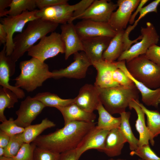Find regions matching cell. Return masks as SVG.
Returning <instances> with one entry per match:
<instances>
[{"mask_svg":"<svg viewBox=\"0 0 160 160\" xmlns=\"http://www.w3.org/2000/svg\"><path fill=\"white\" fill-rule=\"evenodd\" d=\"M95 125V122L73 121L53 132L40 135L33 142L37 147L61 153L76 149Z\"/></svg>","mask_w":160,"mask_h":160,"instance_id":"cell-1","label":"cell"},{"mask_svg":"<svg viewBox=\"0 0 160 160\" xmlns=\"http://www.w3.org/2000/svg\"><path fill=\"white\" fill-rule=\"evenodd\" d=\"M59 24L38 18L29 22L26 28L13 38L14 48L10 56L16 62L39 40L56 29Z\"/></svg>","mask_w":160,"mask_h":160,"instance_id":"cell-2","label":"cell"},{"mask_svg":"<svg viewBox=\"0 0 160 160\" xmlns=\"http://www.w3.org/2000/svg\"><path fill=\"white\" fill-rule=\"evenodd\" d=\"M19 67L20 73L13 80L15 81V86L28 92L41 86L45 81L52 77L48 65L34 57L21 61Z\"/></svg>","mask_w":160,"mask_h":160,"instance_id":"cell-3","label":"cell"},{"mask_svg":"<svg viewBox=\"0 0 160 160\" xmlns=\"http://www.w3.org/2000/svg\"><path fill=\"white\" fill-rule=\"evenodd\" d=\"M97 88L101 103L111 115L125 112L131 101L139 99V91L135 85L130 87L120 85L106 88Z\"/></svg>","mask_w":160,"mask_h":160,"instance_id":"cell-4","label":"cell"},{"mask_svg":"<svg viewBox=\"0 0 160 160\" xmlns=\"http://www.w3.org/2000/svg\"><path fill=\"white\" fill-rule=\"evenodd\" d=\"M126 62L128 70L134 78L151 89L160 88V66L144 54Z\"/></svg>","mask_w":160,"mask_h":160,"instance_id":"cell-5","label":"cell"},{"mask_svg":"<svg viewBox=\"0 0 160 160\" xmlns=\"http://www.w3.org/2000/svg\"><path fill=\"white\" fill-rule=\"evenodd\" d=\"M94 0H82L73 5H70L67 3L38 10L36 16L39 18L58 24L73 22Z\"/></svg>","mask_w":160,"mask_h":160,"instance_id":"cell-6","label":"cell"},{"mask_svg":"<svg viewBox=\"0 0 160 160\" xmlns=\"http://www.w3.org/2000/svg\"><path fill=\"white\" fill-rule=\"evenodd\" d=\"M28 55L44 62L47 59L65 52V46L60 34L53 32L40 39L27 51Z\"/></svg>","mask_w":160,"mask_h":160,"instance_id":"cell-7","label":"cell"},{"mask_svg":"<svg viewBox=\"0 0 160 160\" xmlns=\"http://www.w3.org/2000/svg\"><path fill=\"white\" fill-rule=\"evenodd\" d=\"M140 32L142 36L140 41L135 43L129 49L124 52L117 61L128 62L145 54L150 47L157 45L159 42L160 36L152 23L147 22L145 27H141Z\"/></svg>","mask_w":160,"mask_h":160,"instance_id":"cell-8","label":"cell"},{"mask_svg":"<svg viewBox=\"0 0 160 160\" xmlns=\"http://www.w3.org/2000/svg\"><path fill=\"white\" fill-rule=\"evenodd\" d=\"M38 9L33 11H26L16 16L8 15L0 20L7 34L5 44L6 52L7 56L12 54L14 48L13 35L15 32L21 33L25 25L29 22L38 18L36 16Z\"/></svg>","mask_w":160,"mask_h":160,"instance_id":"cell-9","label":"cell"},{"mask_svg":"<svg viewBox=\"0 0 160 160\" xmlns=\"http://www.w3.org/2000/svg\"><path fill=\"white\" fill-rule=\"evenodd\" d=\"M73 55L74 61L65 68L52 71V78L58 79L65 77L79 79L85 77L88 68L92 65V62L83 51Z\"/></svg>","mask_w":160,"mask_h":160,"instance_id":"cell-10","label":"cell"},{"mask_svg":"<svg viewBox=\"0 0 160 160\" xmlns=\"http://www.w3.org/2000/svg\"><path fill=\"white\" fill-rule=\"evenodd\" d=\"M129 33L125 30L117 31L104 52L103 59L109 62L115 61L124 52L130 48L132 44L137 43L142 39L140 35L136 39L131 40L129 38Z\"/></svg>","mask_w":160,"mask_h":160,"instance_id":"cell-11","label":"cell"},{"mask_svg":"<svg viewBox=\"0 0 160 160\" xmlns=\"http://www.w3.org/2000/svg\"><path fill=\"white\" fill-rule=\"evenodd\" d=\"M76 31L81 40L97 36L114 37L117 32L108 22L83 20L75 25Z\"/></svg>","mask_w":160,"mask_h":160,"instance_id":"cell-12","label":"cell"},{"mask_svg":"<svg viewBox=\"0 0 160 160\" xmlns=\"http://www.w3.org/2000/svg\"><path fill=\"white\" fill-rule=\"evenodd\" d=\"M118 8L117 4L108 0H95L76 19L88 20L108 22L112 13Z\"/></svg>","mask_w":160,"mask_h":160,"instance_id":"cell-13","label":"cell"},{"mask_svg":"<svg viewBox=\"0 0 160 160\" xmlns=\"http://www.w3.org/2000/svg\"><path fill=\"white\" fill-rule=\"evenodd\" d=\"M141 0H118L116 10L112 14L108 22L117 32L124 30L127 26L133 11Z\"/></svg>","mask_w":160,"mask_h":160,"instance_id":"cell-14","label":"cell"},{"mask_svg":"<svg viewBox=\"0 0 160 160\" xmlns=\"http://www.w3.org/2000/svg\"><path fill=\"white\" fill-rule=\"evenodd\" d=\"M45 107L40 101L28 96L21 102L19 108L16 111L17 117L15 122L18 126L25 128L31 125Z\"/></svg>","mask_w":160,"mask_h":160,"instance_id":"cell-15","label":"cell"},{"mask_svg":"<svg viewBox=\"0 0 160 160\" xmlns=\"http://www.w3.org/2000/svg\"><path fill=\"white\" fill-rule=\"evenodd\" d=\"M109 131L99 129L96 125L92 128L76 149L78 158L79 159L83 153L91 149L103 152L105 140Z\"/></svg>","mask_w":160,"mask_h":160,"instance_id":"cell-16","label":"cell"},{"mask_svg":"<svg viewBox=\"0 0 160 160\" xmlns=\"http://www.w3.org/2000/svg\"><path fill=\"white\" fill-rule=\"evenodd\" d=\"M15 63L10 56L6 55L4 44L0 52V85L12 91L17 95L19 99H23L25 96L24 91L20 88L10 85L9 83V77L12 76L15 72Z\"/></svg>","mask_w":160,"mask_h":160,"instance_id":"cell-17","label":"cell"},{"mask_svg":"<svg viewBox=\"0 0 160 160\" xmlns=\"http://www.w3.org/2000/svg\"><path fill=\"white\" fill-rule=\"evenodd\" d=\"M60 29L61 36L65 46V60L72 54L79 51H84L82 40L76 31L73 22L62 24Z\"/></svg>","mask_w":160,"mask_h":160,"instance_id":"cell-18","label":"cell"},{"mask_svg":"<svg viewBox=\"0 0 160 160\" xmlns=\"http://www.w3.org/2000/svg\"><path fill=\"white\" fill-rule=\"evenodd\" d=\"M97 73L94 85L101 88H106L120 85L113 80V75L118 67L116 61L109 62L102 60L92 63Z\"/></svg>","mask_w":160,"mask_h":160,"instance_id":"cell-19","label":"cell"},{"mask_svg":"<svg viewBox=\"0 0 160 160\" xmlns=\"http://www.w3.org/2000/svg\"><path fill=\"white\" fill-rule=\"evenodd\" d=\"M74 99V103L84 110L90 113L97 110L100 103L97 87L90 84L83 86Z\"/></svg>","mask_w":160,"mask_h":160,"instance_id":"cell-20","label":"cell"},{"mask_svg":"<svg viewBox=\"0 0 160 160\" xmlns=\"http://www.w3.org/2000/svg\"><path fill=\"white\" fill-rule=\"evenodd\" d=\"M118 68L122 70L133 81L141 93L142 100L146 105L158 107L160 103V88L152 89L134 78L128 70L125 60L116 61Z\"/></svg>","mask_w":160,"mask_h":160,"instance_id":"cell-21","label":"cell"},{"mask_svg":"<svg viewBox=\"0 0 160 160\" xmlns=\"http://www.w3.org/2000/svg\"><path fill=\"white\" fill-rule=\"evenodd\" d=\"M113 38L97 36L82 40L84 51L92 63L103 60L102 56Z\"/></svg>","mask_w":160,"mask_h":160,"instance_id":"cell-22","label":"cell"},{"mask_svg":"<svg viewBox=\"0 0 160 160\" xmlns=\"http://www.w3.org/2000/svg\"><path fill=\"white\" fill-rule=\"evenodd\" d=\"M139 100H133L130 102L129 107L130 109H134L135 111L137 119L136 121L135 127L139 135V147L143 145L149 144L150 141L151 145L153 146L154 141L148 130L145 120V113L138 104Z\"/></svg>","mask_w":160,"mask_h":160,"instance_id":"cell-23","label":"cell"},{"mask_svg":"<svg viewBox=\"0 0 160 160\" xmlns=\"http://www.w3.org/2000/svg\"><path fill=\"white\" fill-rule=\"evenodd\" d=\"M61 113L64 121V125L73 121L94 122L96 116L82 109L75 103L64 107L56 108Z\"/></svg>","mask_w":160,"mask_h":160,"instance_id":"cell-24","label":"cell"},{"mask_svg":"<svg viewBox=\"0 0 160 160\" xmlns=\"http://www.w3.org/2000/svg\"><path fill=\"white\" fill-rule=\"evenodd\" d=\"M127 140L119 128L110 131L106 137L103 151L109 157H113L120 155L124 144Z\"/></svg>","mask_w":160,"mask_h":160,"instance_id":"cell-25","label":"cell"},{"mask_svg":"<svg viewBox=\"0 0 160 160\" xmlns=\"http://www.w3.org/2000/svg\"><path fill=\"white\" fill-rule=\"evenodd\" d=\"M97 110L99 117L97 127L99 129L110 131L113 129L119 128L121 118L112 116L105 108L102 103L99 105Z\"/></svg>","mask_w":160,"mask_h":160,"instance_id":"cell-26","label":"cell"},{"mask_svg":"<svg viewBox=\"0 0 160 160\" xmlns=\"http://www.w3.org/2000/svg\"><path fill=\"white\" fill-rule=\"evenodd\" d=\"M55 126L54 122L46 118L39 124L28 126L25 128L22 133L24 143H30L33 142L45 130Z\"/></svg>","mask_w":160,"mask_h":160,"instance_id":"cell-27","label":"cell"},{"mask_svg":"<svg viewBox=\"0 0 160 160\" xmlns=\"http://www.w3.org/2000/svg\"><path fill=\"white\" fill-rule=\"evenodd\" d=\"M33 97L41 102L45 107H64L74 103L75 99H63L49 92L39 93Z\"/></svg>","mask_w":160,"mask_h":160,"instance_id":"cell-28","label":"cell"},{"mask_svg":"<svg viewBox=\"0 0 160 160\" xmlns=\"http://www.w3.org/2000/svg\"><path fill=\"white\" fill-rule=\"evenodd\" d=\"M121 121L119 129L129 145L130 150L133 151L139 147V139L134 136L129 122L130 112H124L120 114Z\"/></svg>","mask_w":160,"mask_h":160,"instance_id":"cell-29","label":"cell"},{"mask_svg":"<svg viewBox=\"0 0 160 160\" xmlns=\"http://www.w3.org/2000/svg\"><path fill=\"white\" fill-rule=\"evenodd\" d=\"M19 99L17 95L10 90L1 87L0 88V121L2 122L7 120L4 114L6 108L14 107Z\"/></svg>","mask_w":160,"mask_h":160,"instance_id":"cell-30","label":"cell"},{"mask_svg":"<svg viewBox=\"0 0 160 160\" xmlns=\"http://www.w3.org/2000/svg\"><path fill=\"white\" fill-rule=\"evenodd\" d=\"M138 104L146 116L147 127L152 138L154 139L160 134V113L156 110H148L139 102Z\"/></svg>","mask_w":160,"mask_h":160,"instance_id":"cell-31","label":"cell"},{"mask_svg":"<svg viewBox=\"0 0 160 160\" xmlns=\"http://www.w3.org/2000/svg\"><path fill=\"white\" fill-rule=\"evenodd\" d=\"M9 7V9L7 11V15H17L26 11L35 10L36 7V0H12Z\"/></svg>","mask_w":160,"mask_h":160,"instance_id":"cell-32","label":"cell"},{"mask_svg":"<svg viewBox=\"0 0 160 160\" xmlns=\"http://www.w3.org/2000/svg\"><path fill=\"white\" fill-rule=\"evenodd\" d=\"M22 133L11 137L9 142L4 149L3 156L12 158L17 154L23 144L25 143Z\"/></svg>","mask_w":160,"mask_h":160,"instance_id":"cell-33","label":"cell"},{"mask_svg":"<svg viewBox=\"0 0 160 160\" xmlns=\"http://www.w3.org/2000/svg\"><path fill=\"white\" fill-rule=\"evenodd\" d=\"M36 146L34 143H24L17 154L11 160H33L34 150Z\"/></svg>","mask_w":160,"mask_h":160,"instance_id":"cell-34","label":"cell"},{"mask_svg":"<svg viewBox=\"0 0 160 160\" xmlns=\"http://www.w3.org/2000/svg\"><path fill=\"white\" fill-rule=\"evenodd\" d=\"M0 124V130L6 133L10 137L22 133L25 128L18 126L12 118L7 120Z\"/></svg>","mask_w":160,"mask_h":160,"instance_id":"cell-35","label":"cell"},{"mask_svg":"<svg viewBox=\"0 0 160 160\" xmlns=\"http://www.w3.org/2000/svg\"><path fill=\"white\" fill-rule=\"evenodd\" d=\"M132 156L136 155L143 160H160L159 157L151 148L149 144L143 145L130 153Z\"/></svg>","mask_w":160,"mask_h":160,"instance_id":"cell-36","label":"cell"},{"mask_svg":"<svg viewBox=\"0 0 160 160\" xmlns=\"http://www.w3.org/2000/svg\"><path fill=\"white\" fill-rule=\"evenodd\" d=\"M60 153L36 146L34 152L33 160H59Z\"/></svg>","mask_w":160,"mask_h":160,"instance_id":"cell-37","label":"cell"},{"mask_svg":"<svg viewBox=\"0 0 160 160\" xmlns=\"http://www.w3.org/2000/svg\"><path fill=\"white\" fill-rule=\"evenodd\" d=\"M113 77L114 81L120 85L130 87L135 85L126 74L122 70L118 68L113 72Z\"/></svg>","mask_w":160,"mask_h":160,"instance_id":"cell-38","label":"cell"},{"mask_svg":"<svg viewBox=\"0 0 160 160\" xmlns=\"http://www.w3.org/2000/svg\"><path fill=\"white\" fill-rule=\"evenodd\" d=\"M160 3V0H155L142 8L139 12L140 15L132 25V27L134 28L139 21L148 13L151 12L157 13V7Z\"/></svg>","mask_w":160,"mask_h":160,"instance_id":"cell-39","label":"cell"},{"mask_svg":"<svg viewBox=\"0 0 160 160\" xmlns=\"http://www.w3.org/2000/svg\"><path fill=\"white\" fill-rule=\"evenodd\" d=\"M144 55L148 59L160 66V46L157 45L152 46Z\"/></svg>","mask_w":160,"mask_h":160,"instance_id":"cell-40","label":"cell"},{"mask_svg":"<svg viewBox=\"0 0 160 160\" xmlns=\"http://www.w3.org/2000/svg\"><path fill=\"white\" fill-rule=\"evenodd\" d=\"M67 0H36V7L39 9L68 3Z\"/></svg>","mask_w":160,"mask_h":160,"instance_id":"cell-41","label":"cell"},{"mask_svg":"<svg viewBox=\"0 0 160 160\" xmlns=\"http://www.w3.org/2000/svg\"><path fill=\"white\" fill-rule=\"evenodd\" d=\"M79 159L75 149L60 153L59 160H79Z\"/></svg>","mask_w":160,"mask_h":160,"instance_id":"cell-42","label":"cell"},{"mask_svg":"<svg viewBox=\"0 0 160 160\" xmlns=\"http://www.w3.org/2000/svg\"><path fill=\"white\" fill-rule=\"evenodd\" d=\"M12 0H0V17L7 16V10L5 9L9 7Z\"/></svg>","mask_w":160,"mask_h":160,"instance_id":"cell-43","label":"cell"},{"mask_svg":"<svg viewBox=\"0 0 160 160\" xmlns=\"http://www.w3.org/2000/svg\"><path fill=\"white\" fill-rule=\"evenodd\" d=\"M149 0H141L140 1L135 11L132 15L130 18L129 23L130 24H133L135 22V18L137 15L139 13L142 8L143 6Z\"/></svg>","mask_w":160,"mask_h":160,"instance_id":"cell-44","label":"cell"},{"mask_svg":"<svg viewBox=\"0 0 160 160\" xmlns=\"http://www.w3.org/2000/svg\"><path fill=\"white\" fill-rule=\"evenodd\" d=\"M10 138L6 133L0 130V147L5 148L8 145Z\"/></svg>","mask_w":160,"mask_h":160,"instance_id":"cell-45","label":"cell"},{"mask_svg":"<svg viewBox=\"0 0 160 160\" xmlns=\"http://www.w3.org/2000/svg\"><path fill=\"white\" fill-rule=\"evenodd\" d=\"M7 39V34L3 25L0 23V44H5Z\"/></svg>","mask_w":160,"mask_h":160,"instance_id":"cell-46","label":"cell"},{"mask_svg":"<svg viewBox=\"0 0 160 160\" xmlns=\"http://www.w3.org/2000/svg\"><path fill=\"white\" fill-rule=\"evenodd\" d=\"M4 148L2 147H0V157L4 156Z\"/></svg>","mask_w":160,"mask_h":160,"instance_id":"cell-47","label":"cell"},{"mask_svg":"<svg viewBox=\"0 0 160 160\" xmlns=\"http://www.w3.org/2000/svg\"><path fill=\"white\" fill-rule=\"evenodd\" d=\"M0 160H11L10 158H7L4 156L0 157Z\"/></svg>","mask_w":160,"mask_h":160,"instance_id":"cell-48","label":"cell"},{"mask_svg":"<svg viewBox=\"0 0 160 160\" xmlns=\"http://www.w3.org/2000/svg\"><path fill=\"white\" fill-rule=\"evenodd\" d=\"M108 160H127L126 159H113L112 158H111L110 159H109Z\"/></svg>","mask_w":160,"mask_h":160,"instance_id":"cell-49","label":"cell"},{"mask_svg":"<svg viewBox=\"0 0 160 160\" xmlns=\"http://www.w3.org/2000/svg\"><path fill=\"white\" fill-rule=\"evenodd\" d=\"M139 160H143L142 159H139Z\"/></svg>","mask_w":160,"mask_h":160,"instance_id":"cell-50","label":"cell"}]
</instances>
